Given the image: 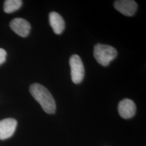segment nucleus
Wrapping results in <instances>:
<instances>
[{
	"mask_svg": "<svg viewBox=\"0 0 146 146\" xmlns=\"http://www.w3.org/2000/svg\"><path fill=\"white\" fill-rule=\"evenodd\" d=\"M29 91L48 114H54L56 110V103L52 95L45 87L39 84H33L29 88Z\"/></svg>",
	"mask_w": 146,
	"mask_h": 146,
	"instance_id": "1",
	"label": "nucleus"
},
{
	"mask_svg": "<svg viewBox=\"0 0 146 146\" xmlns=\"http://www.w3.org/2000/svg\"><path fill=\"white\" fill-rule=\"evenodd\" d=\"M117 55L116 49L111 46L98 43L94 46V58L100 64L104 67L108 66Z\"/></svg>",
	"mask_w": 146,
	"mask_h": 146,
	"instance_id": "2",
	"label": "nucleus"
},
{
	"mask_svg": "<svg viewBox=\"0 0 146 146\" xmlns=\"http://www.w3.org/2000/svg\"><path fill=\"white\" fill-rule=\"evenodd\" d=\"M69 65L73 83L80 84L84 77V68L81 58L76 54L73 55L69 59Z\"/></svg>",
	"mask_w": 146,
	"mask_h": 146,
	"instance_id": "3",
	"label": "nucleus"
},
{
	"mask_svg": "<svg viewBox=\"0 0 146 146\" xmlns=\"http://www.w3.org/2000/svg\"><path fill=\"white\" fill-rule=\"evenodd\" d=\"M115 9L127 16L134 15L137 11V5L133 0H118L114 2Z\"/></svg>",
	"mask_w": 146,
	"mask_h": 146,
	"instance_id": "4",
	"label": "nucleus"
},
{
	"mask_svg": "<svg viewBox=\"0 0 146 146\" xmlns=\"http://www.w3.org/2000/svg\"><path fill=\"white\" fill-rule=\"evenodd\" d=\"M11 29L16 34L23 37H27L30 33L31 26L26 20L22 18H16L10 23Z\"/></svg>",
	"mask_w": 146,
	"mask_h": 146,
	"instance_id": "5",
	"label": "nucleus"
},
{
	"mask_svg": "<svg viewBox=\"0 0 146 146\" xmlns=\"http://www.w3.org/2000/svg\"><path fill=\"white\" fill-rule=\"evenodd\" d=\"M136 107L133 101L125 99L121 101L118 106V111L121 117L128 119L133 117L136 113Z\"/></svg>",
	"mask_w": 146,
	"mask_h": 146,
	"instance_id": "6",
	"label": "nucleus"
},
{
	"mask_svg": "<svg viewBox=\"0 0 146 146\" xmlns=\"http://www.w3.org/2000/svg\"><path fill=\"white\" fill-rule=\"evenodd\" d=\"M17 121L8 118L0 121V140H5L13 135L17 126Z\"/></svg>",
	"mask_w": 146,
	"mask_h": 146,
	"instance_id": "7",
	"label": "nucleus"
},
{
	"mask_svg": "<svg viewBox=\"0 0 146 146\" xmlns=\"http://www.w3.org/2000/svg\"><path fill=\"white\" fill-rule=\"evenodd\" d=\"M49 21L56 34L60 35L62 33L65 28V22L60 14L55 11L51 12L49 15Z\"/></svg>",
	"mask_w": 146,
	"mask_h": 146,
	"instance_id": "8",
	"label": "nucleus"
},
{
	"mask_svg": "<svg viewBox=\"0 0 146 146\" xmlns=\"http://www.w3.org/2000/svg\"><path fill=\"white\" fill-rule=\"evenodd\" d=\"M22 5L21 0H6L4 3L3 9L7 13H11L17 11Z\"/></svg>",
	"mask_w": 146,
	"mask_h": 146,
	"instance_id": "9",
	"label": "nucleus"
},
{
	"mask_svg": "<svg viewBox=\"0 0 146 146\" xmlns=\"http://www.w3.org/2000/svg\"><path fill=\"white\" fill-rule=\"evenodd\" d=\"M6 55L7 52L5 50L2 48H0V65L5 62Z\"/></svg>",
	"mask_w": 146,
	"mask_h": 146,
	"instance_id": "10",
	"label": "nucleus"
}]
</instances>
